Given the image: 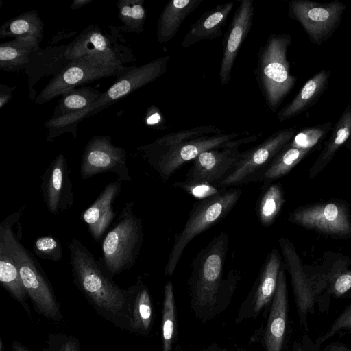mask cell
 <instances>
[{"mask_svg": "<svg viewBox=\"0 0 351 351\" xmlns=\"http://www.w3.org/2000/svg\"><path fill=\"white\" fill-rule=\"evenodd\" d=\"M351 289V269H348L328 283L327 294L328 296L341 297Z\"/></svg>", "mask_w": 351, "mask_h": 351, "instance_id": "f35d334b", "label": "cell"}, {"mask_svg": "<svg viewBox=\"0 0 351 351\" xmlns=\"http://www.w3.org/2000/svg\"><path fill=\"white\" fill-rule=\"evenodd\" d=\"M177 336V309L173 286L167 281L164 287L161 317L162 351H173Z\"/></svg>", "mask_w": 351, "mask_h": 351, "instance_id": "4dcf8cb0", "label": "cell"}, {"mask_svg": "<svg viewBox=\"0 0 351 351\" xmlns=\"http://www.w3.org/2000/svg\"><path fill=\"white\" fill-rule=\"evenodd\" d=\"M276 249L267 255L253 287L241 303L235 322L257 319L269 306L276 292L278 278L283 261Z\"/></svg>", "mask_w": 351, "mask_h": 351, "instance_id": "2e32d148", "label": "cell"}, {"mask_svg": "<svg viewBox=\"0 0 351 351\" xmlns=\"http://www.w3.org/2000/svg\"><path fill=\"white\" fill-rule=\"evenodd\" d=\"M49 346L43 351H80L77 340L71 337H55L50 341Z\"/></svg>", "mask_w": 351, "mask_h": 351, "instance_id": "60d3db41", "label": "cell"}, {"mask_svg": "<svg viewBox=\"0 0 351 351\" xmlns=\"http://www.w3.org/2000/svg\"><path fill=\"white\" fill-rule=\"evenodd\" d=\"M312 149H303L289 147L287 145L277 154L264 173L261 180L264 185L271 183L287 175L304 158L308 155Z\"/></svg>", "mask_w": 351, "mask_h": 351, "instance_id": "1f68e13d", "label": "cell"}, {"mask_svg": "<svg viewBox=\"0 0 351 351\" xmlns=\"http://www.w3.org/2000/svg\"><path fill=\"white\" fill-rule=\"evenodd\" d=\"M170 58L171 55H167L142 66H132L126 73L117 77L115 82L86 110L66 116L51 117L45 124L48 130L47 140L51 142L68 132L77 138V125L80 122L163 75L167 71Z\"/></svg>", "mask_w": 351, "mask_h": 351, "instance_id": "277c9868", "label": "cell"}, {"mask_svg": "<svg viewBox=\"0 0 351 351\" xmlns=\"http://www.w3.org/2000/svg\"><path fill=\"white\" fill-rule=\"evenodd\" d=\"M40 191L48 211L53 215L70 209L74 202L66 157L58 154L41 178Z\"/></svg>", "mask_w": 351, "mask_h": 351, "instance_id": "ac0fdd59", "label": "cell"}, {"mask_svg": "<svg viewBox=\"0 0 351 351\" xmlns=\"http://www.w3.org/2000/svg\"><path fill=\"white\" fill-rule=\"evenodd\" d=\"M121 189L122 184L118 180L108 183L81 215L92 237L97 242L101 239L115 217L113 204L120 195Z\"/></svg>", "mask_w": 351, "mask_h": 351, "instance_id": "44dd1931", "label": "cell"}, {"mask_svg": "<svg viewBox=\"0 0 351 351\" xmlns=\"http://www.w3.org/2000/svg\"><path fill=\"white\" fill-rule=\"evenodd\" d=\"M115 38L104 33L97 25L86 27L69 45L64 56L69 60L84 55H99L114 61L125 62V54L121 52L123 45L115 42Z\"/></svg>", "mask_w": 351, "mask_h": 351, "instance_id": "ffe728a7", "label": "cell"}, {"mask_svg": "<svg viewBox=\"0 0 351 351\" xmlns=\"http://www.w3.org/2000/svg\"><path fill=\"white\" fill-rule=\"evenodd\" d=\"M204 0H171L162 10L157 23L158 41L163 44L178 34L184 20L195 11Z\"/></svg>", "mask_w": 351, "mask_h": 351, "instance_id": "cb8c5ba5", "label": "cell"}, {"mask_svg": "<svg viewBox=\"0 0 351 351\" xmlns=\"http://www.w3.org/2000/svg\"><path fill=\"white\" fill-rule=\"evenodd\" d=\"M288 220L306 229L334 238H351L350 211L345 204L339 202L300 206L289 213Z\"/></svg>", "mask_w": 351, "mask_h": 351, "instance_id": "7c38bea8", "label": "cell"}, {"mask_svg": "<svg viewBox=\"0 0 351 351\" xmlns=\"http://www.w3.org/2000/svg\"><path fill=\"white\" fill-rule=\"evenodd\" d=\"M103 93L90 86L74 88L64 92L58 102L51 117H58L86 110L95 102Z\"/></svg>", "mask_w": 351, "mask_h": 351, "instance_id": "f546056e", "label": "cell"}, {"mask_svg": "<svg viewBox=\"0 0 351 351\" xmlns=\"http://www.w3.org/2000/svg\"><path fill=\"white\" fill-rule=\"evenodd\" d=\"M229 245L228 236L221 232L193 259L188 280L190 306L204 324L217 318L230 304L240 278L238 270H231L223 278V268Z\"/></svg>", "mask_w": 351, "mask_h": 351, "instance_id": "6da1fadb", "label": "cell"}, {"mask_svg": "<svg viewBox=\"0 0 351 351\" xmlns=\"http://www.w3.org/2000/svg\"><path fill=\"white\" fill-rule=\"evenodd\" d=\"M233 8L234 3L229 1L203 13L191 25L182 40V47L186 48L200 41L213 40L221 36Z\"/></svg>", "mask_w": 351, "mask_h": 351, "instance_id": "7402d4cb", "label": "cell"}, {"mask_svg": "<svg viewBox=\"0 0 351 351\" xmlns=\"http://www.w3.org/2000/svg\"><path fill=\"white\" fill-rule=\"evenodd\" d=\"M219 128L200 125L165 134L138 147L140 152L163 180H168L182 165L203 152L219 147L241 136Z\"/></svg>", "mask_w": 351, "mask_h": 351, "instance_id": "3957f363", "label": "cell"}, {"mask_svg": "<svg viewBox=\"0 0 351 351\" xmlns=\"http://www.w3.org/2000/svg\"><path fill=\"white\" fill-rule=\"evenodd\" d=\"M72 278L93 308L121 329L130 331L131 291L119 287L77 238L69 245Z\"/></svg>", "mask_w": 351, "mask_h": 351, "instance_id": "7a4b0ae2", "label": "cell"}, {"mask_svg": "<svg viewBox=\"0 0 351 351\" xmlns=\"http://www.w3.org/2000/svg\"><path fill=\"white\" fill-rule=\"evenodd\" d=\"M296 133L295 128L278 130L258 145L240 152L230 171L216 185L230 188L261 180L274 158Z\"/></svg>", "mask_w": 351, "mask_h": 351, "instance_id": "30bf717a", "label": "cell"}, {"mask_svg": "<svg viewBox=\"0 0 351 351\" xmlns=\"http://www.w3.org/2000/svg\"><path fill=\"white\" fill-rule=\"evenodd\" d=\"M12 351H32L21 343L18 341H13L12 344Z\"/></svg>", "mask_w": 351, "mask_h": 351, "instance_id": "f6af8a7d", "label": "cell"}, {"mask_svg": "<svg viewBox=\"0 0 351 351\" xmlns=\"http://www.w3.org/2000/svg\"><path fill=\"white\" fill-rule=\"evenodd\" d=\"M21 211L8 215L0 224V242L3 243L18 267L28 298L35 310L55 322L62 319L60 310L53 288L38 262L20 242L14 233V225Z\"/></svg>", "mask_w": 351, "mask_h": 351, "instance_id": "5b68a950", "label": "cell"}, {"mask_svg": "<svg viewBox=\"0 0 351 351\" xmlns=\"http://www.w3.org/2000/svg\"><path fill=\"white\" fill-rule=\"evenodd\" d=\"M118 18L123 23L119 29L124 32L140 34L143 31L147 10L143 0H119Z\"/></svg>", "mask_w": 351, "mask_h": 351, "instance_id": "836d02e7", "label": "cell"}, {"mask_svg": "<svg viewBox=\"0 0 351 351\" xmlns=\"http://www.w3.org/2000/svg\"><path fill=\"white\" fill-rule=\"evenodd\" d=\"M16 86L10 87L5 84L0 85V108L2 109L4 106L12 98V93L16 89Z\"/></svg>", "mask_w": 351, "mask_h": 351, "instance_id": "b9f144b4", "label": "cell"}, {"mask_svg": "<svg viewBox=\"0 0 351 351\" xmlns=\"http://www.w3.org/2000/svg\"><path fill=\"white\" fill-rule=\"evenodd\" d=\"M351 332V302L332 324L328 330L316 339L320 346L339 333Z\"/></svg>", "mask_w": 351, "mask_h": 351, "instance_id": "74e56055", "label": "cell"}, {"mask_svg": "<svg viewBox=\"0 0 351 351\" xmlns=\"http://www.w3.org/2000/svg\"><path fill=\"white\" fill-rule=\"evenodd\" d=\"M241 193L239 188H227L219 195L198 200L193 204L182 230L175 237L165 265V276H171L174 273L187 245L226 217L234 207Z\"/></svg>", "mask_w": 351, "mask_h": 351, "instance_id": "ba28073f", "label": "cell"}, {"mask_svg": "<svg viewBox=\"0 0 351 351\" xmlns=\"http://www.w3.org/2000/svg\"><path fill=\"white\" fill-rule=\"evenodd\" d=\"M33 249L35 254L43 260L60 261L62 258V245L51 235L37 237L34 242Z\"/></svg>", "mask_w": 351, "mask_h": 351, "instance_id": "d590c367", "label": "cell"}, {"mask_svg": "<svg viewBox=\"0 0 351 351\" xmlns=\"http://www.w3.org/2000/svg\"><path fill=\"white\" fill-rule=\"evenodd\" d=\"M278 243L286 271L290 276L300 323L307 331L308 316L315 312V304L325 296L314 278L305 269L293 243L285 237L279 238Z\"/></svg>", "mask_w": 351, "mask_h": 351, "instance_id": "4fadbf2b", "label": "cell"}, {"mask_svg": "<svg viewBox=\"0 0 351 351\" xmlns=\"http://www.w3.org/2000/svg\"><path fill=\"white\" fill-rule=\"evenodd\" d=\"M217 351H248L247 349L244 348H235V349H226V348H220L219 346H217Z\"/></svg>", "mask_w": 351, "mask_h": 351, "instance_id": "bcb514c9", "label": "cell"}, {"mask_svg": "<svg viewBox=\"0 0 351 351\" xmlns=\"http://www.w3.org/2000/svg\"><path fill=\"white\" fill-rule=\"evenodd\" d=\"M121 61L87 54L69 60L35 98L37 104H44L77 86L106 77H120L132 67L125 68Z\"/></svg>", "mask_w": 351, "mask_h": 351, "instance_id": "9c48e42d", "label": "cell"}, {"mask_svg": "<svg viewBox=\"0 0 351 351\" xmlns=\"http://www.w3.org/2000/svg\"><path fill=\"white\" fill-rule=\"evenodd\" d=\"M285 266L282 262L277 287L265 323L254 335V342H260L265 351H282L287 326L288 298Z\"/></svg>", "mask_w": 351, "mask_h": 351, "instance_id": "e0dca14e", "label": "cell"}, {"mask_svg": "<svg viewBox=\"0 0 351 351\" xmlns=\"http://www.w3.org/2000/svg\"><path fill=\"white\" fill-rule=\"evenodd\" d=\"M144 121L147 127L152 129L165 130L168 128L167 121L162 113L155 105H152L147 109Z\"/></svg>", "mask_w": 351, "mask_h": 351, "instance_id": "ab89813d", "label": "cell"}, {"mask_svg": "<svg viewBox=\"0 0 351 351\" xmlns=\"http://www.w3.org/2000/svg\"><path fill=\"white\" fill-rule=\"evenodd\" d=\"M285 202L282 187L278 183L269 185L260 196L256 213L260 223L270 226L279 215Z\"/></svg>", "mask_w": 351, "mask_h": 351, "instance_id": "d6a6232c", "label": "cell"}, {"mask_svg": "<svg viewBox=\"0 0 351 351\" xmlns=\"http://www.w3.org/2000/svg\"><path fill=\"white\" fill-rule=\"evenodd\" d=\"M323 351H351V348L339 342H333L327 345Z\"/></svg>", "mask_w": 351, "mask_h": 351, "instance_id": "7bdbcfd3", "label": "cell"}, {"mask_svg": "<svg viewBox=\"0 0 351 351\" xmlns=\"http://www.w3.org/2000/svg\"><path fill=\"white\" fill-rule=\"evenodd\" d=\"M351 135V106L348 104L332 128L329 140L309 170L308 178L319 173Z\"/></svg>", "mask_w": 351, "mask_h": 351, "instance_id": "4316f807", "label": "cell"}, {"mask_svg": "<svg viewBox=\"0 0 351 351\" xmlns=\"http://www.w3.org/2000/svg\"><path fill=\"white\" fill-rule=\"evenodd\" d=\"M0 282L10 295L18 301L27 313L30 315V309L27 303L28 296L18 267L14 258L1 242H0Z\"/></svg>", "mask_w": 351, "mask_h": 351, "instance_id": "83f0119b", "label": "cell"}, {"mask_svg": "<svg viewBox=\"0 0 351 351\" xmlns=\"http://www.w3.org/2000/svg\"><path fill=\"white\" fill-rule=\"evenodd\" d=\"M92 1H93V0H74L71 4L70 8L72 10H77L88 5Z\"/></svg>", "mask_w": 351, "mask_h": 351, "instance_id": "ee69618b", "label": "cell"}, {"mask_svg": "<svg viewBox=\"0 0 351 351\" xmlns=\"http://www.w3.org/2000/svg\"><path fill=\"white\" fill-rule=\"evenodd\" d=\"M3 342H2V341L1 340V341H0V346H1L0 351H3Z\"/></svg>", "mask_w": 351, "mask_h": 351, "instance_id": "681fc988", "label": "cell"}, {"mask_svg": "<svg viewBox=\"0 0 351 351\" xmlns=\"http://www.w3.org/2000/svg\"><path fill=\"white\" fill-rule=\"evenodd\" d=\"M38 45L28 41L13 39L0 45V69L18 71L27 67L30 56Z\"/></svg>", "mask_w": 351, "mask_h": 351, "instance_id": "f1b7e54d", "label": "cell"}, {"mask_svg": "<svg viewBox=\"0 0 351 351\" xmlns=\"http://www.w3.org/2000/svg\"><path fill=\"white\" fill-rule=\"evenodd\" d=\"M346 8L339 0L326 3L292 0L288 4V15L301 25L312 43L321 45L335 33Z\"/></svg>", "mask_w": 351, "mask_h": 351, "instance_id": "8fae6325", "label": "cell"}, {"mask_svg": "<svg viewBox=\"0 0 351 351\" xmlns=\"http://www.w3.org/2000/svg\"><path fill=\"white\" fill-rule=\"evenodd\" d=\"M173 185L186 191L189 195L197 199H204L219 195L227 188H221L215 184L203 182H175Z\"/></svg>", "mask_w": 351, "mask_h": 351, "instance_id": "8d00e7d4", "label": "cell"}, {"mask_svg": "<svg viewBox=\"0 0 351 351\" xmlns=\"http://www.w3.org/2000/svg\"><path fill=\"white\" fill-rule=\"evenodd\" d=\"M254 14L252 0L240 1L223 40L219 75L220 83L223 86L230 83L239 49L251 29Z\"/></svg>", "mask_w": 351, "mask_h": 351, "instance_id": "d6986e66", "label": "cell"}, {"mask_svg": "<svg viewBox=\"0 0 351 351\" xmlns=\"http://www.w3.org/2000/svg\"><path fill=\"white\" fill-rule=\"evenodd\" d=\"M131 291L130 332L143 336L150 333L154 322L153 303L149 290L139 276Z\"/></svg>", "mask_w": 351, "mask_h": 351, "instance_id": "d4e9b609", "label": "cell"}, {"mask_svg": "<svg viewBox=\"0 0 351 351\" xmlns=\"http://www.w3.org/2000/svg\"><path fill=\"white\" fill-rule=\"evenodd\" d=\"M134 202H127L114 226L108 232L101 244L99 261L110 277L130 269L136 262L143 241L141 218L134 212Z\"/></svg>", "mask_w": 351, "mask_h": 351, "instance_id": "52a82bcc", "label": "cell"}, {"mask_svg": "<svg viewBox=\"0 0 351 351\" xmlns=\"http://www.w3.org/2000/svg\"><path fill=\"white\" fill-rule=\"evenodd\" d=\"M217 344H211L209 346H208L206 348H204L201 351H217Z\"/></svg>", "mask_w": 351, "mask_h": 351, "instance_id": "c3c4849f", "label": "cell"}, {"mask_svg": "<svg viewBox=\"0 0 351 351\" xmlns=\"http://www.w3.org/2000/svg\"><path fill=\"white\" fill-rule=\"evenodd\" d=\"M293 351H304L302 345L300 343L295 342L293 344Z\"/></svg>", "mask_w": 351, "mask_h": 351, "instance_id": "7dc6e473", "label": "cell"}, {"mask_svg": "<svg viewBox=\"0 0 351 351\" xmlns=\"http://www.w3.org/2000/svg\"><path fill=\"white\" fill-rule=\"evenodd\" d=\"M125 150L114 145L108 135L93 136L86 144L82 157L80 176L89 179L96 175L112 173L119 181L130 182L132 177L127 165Z\"/></svg>", "mask_w": 351, "mask_h": 351, "instance_id": "5bb4252c", "label": "cell"}, {"mask_svg": "<svg viewBox=\"0 0 351 351\" xmlns=\"http://www.w3.org/2000/svg\"><path fill=\"white\" fill-rule=\"evenodd\" d=\"M257 138L256 134L237 138L203 152L193 160L185 180L216 185L233 167L240 153V146L254 142Z\"/></svg>", "mask_w": 351, "mask_h": 351, "instance_id": "9a60e30c", "label": "cell"}, {"mask_svg": "<svg viewBox=\"0 0 351 351\" xmlns=\"http://www.w3.org/2000/svg\"><path fill=\"white\" fill-rule=\"evenodd\" d=\"M330 75V70L324 69L306 81L293 100L277 113L278 121L294 117L314 105L325 91Z\"/></svg>", "mask_w": 351, "mask_h": 351, "instance_id": "603a6c76", "label": "cell"}, {"mask_svg": "<svg viewBox=\"0 0 351 351\" xmlns=\"http://www.w3.org/2000/svg\"><path fill=\"white\" fill-rule=\"evenodd\" d=\"M291 42L289 34H271L258 53L254 74L261 94L272 111L279 107L297 81L290 73L287 59Z\"/></svg>", "mask_w": 351, "mask_h": 351, "instance_id": "8992f818", "label": "cell"}, {"mask_svg": "<svg viewBox=\"0 0 351 351\" xmlns=\"http://www.w3.org/2000/svg\"><path fill=\"white\" fill-rule=\"evenodd\" d=\"M331 129H332V125L330 121L305 128L297 132L287 145L298 149L314 150V148L322 141Z\"/></svg>", "mask_w": 351, "mask_h": 351, "instance_id": "e575fe53", "label": "cell"}, {"mask_svg": "<svg viewBox=\"0 0 351 351\" xmlns=\"http://www.w3.org/2000/svg\"><path fill=\"white\" fill-rule=\"evenodd\" d=\"M44 24L36 10L25 12L5 22L0 27V38L33 43L39 46L43 40Z\"/></svg>", "mask_w": 351, "mask_h": 351, "instance_id": "484cf974", "label": "cell"}]
</instances>
